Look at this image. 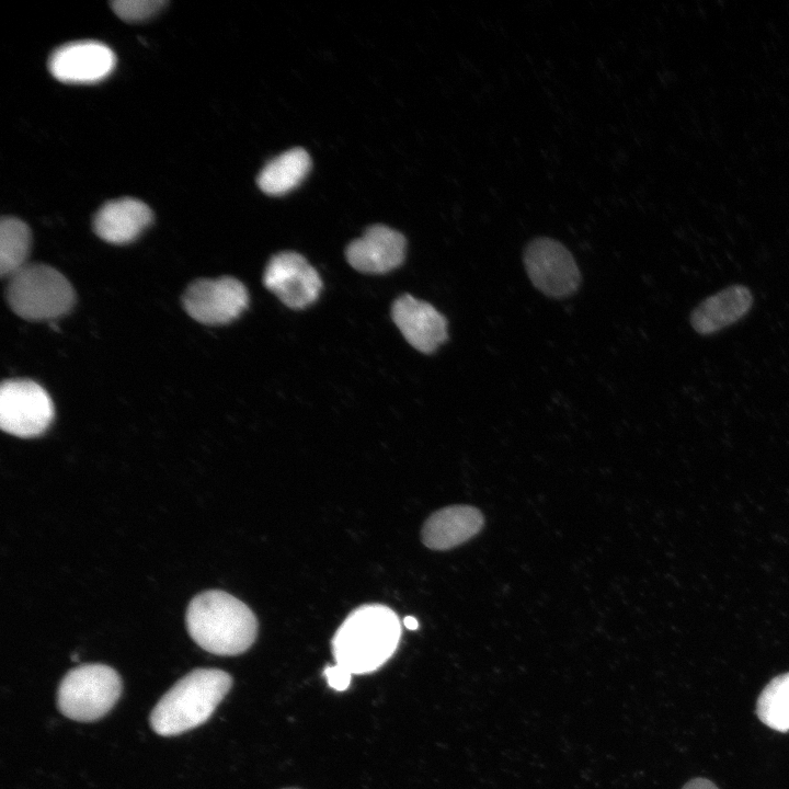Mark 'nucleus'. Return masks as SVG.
<instances>
[{"instance_id": "nucleus-17", "label": "nucleus", "mask_w": 789, "mask_h": 789, "mask_svg": "<svg viewBox=\"0 0 789 789\" xmlns=\"http://www.w3.org/2000/svg\"><path fill=\"white\" fill-rule=\"evenodd\" d=\"M32 235L27 225L15 217L0 221V274L9 277L26 265Z\"/></svg>"}, {"instance_id": "nucleus-4", "label": "nucleus", "mask_w": 789, "mask_h": 789, "mask_svg": "<svg viewBox=\"0 0 789 789\" xmlns=\"http://www.w3.org/2000/svg\"><path fill=\"white\" fill-rule=\"evenodd\" d=\"M5 298L9 307L31 321L53 320L70 311L75 291L56 268L27 263L8 277Z\"/></svg>"}, {"instance_id": "nucleus-5", "label": "nucleus", "mask_w": 789, "mask_h": 789, "mask_svg": "<svg viewBox=\"0 0 789 789\" xmlns=\"http://www.w3.org/2000/svg\"><path fill=\"white\" fill-rule=\"evenodd\" d=\"M122 693L118 673L108 665L81 664L70 670L57 690V707L67 718L91 722L105 716Z\"/></svg>"}, {"instance_id": "nucleus-19", "label": "nucleus", "mask_w": 789, "mask_h": 789, "mask_svg": "<svg viewBox=\"0 0 789 789\" xmlns=\"http://www.w3.org/2000/svg\"><path fill=\"white\" fill-rule=\"evenodd\" d=\"M165 3L164 0H116L111 7L122 20L139 22L155 15Z\"/></svg>"}, {"instance_id": "nucleus-12", "label": "nucleus", "mask_w": 789, "mask_h": 789, "mask_svg": "<svg viewBox=\"0 0 789 789\" xmlns=\"http://www.w3.org/2000/svg\"><path fill=\"white\" fill-rule=\"evenodd\" d=\"M405 238L385 225L368 227L345 250L348 264L366 274H385L400 266L405 256Z\"/></svg>"}, {"instance_id": "nucleus-21", "label": "nucleus", "mask_w": 789, "mask_h": 789, "mask_svg": "<svg viewBox=\"0 0 789 789\" xmlns=\"http://www.w3.org/2000/svg\"><path fill=\"white\" fill-rule=\"evenodd\" d=\"M682 789H718V787L706 778H695L685 784Z\"/></svg>"}, {"instance_id": "nucleus-6", "label": "nucleus", "mask_w": 789, "mask_h": 789, "mask_svg": "<svg viewBox=\"0 0 789 789\" xmlns=\"http://www.w3.org/2000/svg\"><path fill=\"white\" fill-rule=\"evenodd\" d=\"M54 419V405L46 390L28 379H10L0 388V426L19 437L43 434Z\"/></svg>"}, {"instance_id": "nucleus-10", "label": "nucleus", "mask_w": 789, "mask_h": 789, "mask_svg": "<svg viewBox=\"0 0 789 789\" xmlns=\"http://www.w3.org/2000/svg\"><path fill=\"white\" fill-rule=\"evenodd\" d=\"M114 52L98 41H76L56 48L48 69L54 78L64 83L89 84L107 78L114 70Z\"/></svg>"}, {"instance_id": "nucleus-13", "label": "nucleus", "mask_w": 789, "mask_h": 789, "mask_svg": "<svg viewBox=\"0 0 789 789\" xmlns=\"http://www.w3.org/2000/svg\"><path fill=\"white\" fill-rule=\"evenodd\" d=\"M484 517L471 505H450L434 512L424 523L421 537L432 550H448L474 537Z\"/></svg>"}, {"instance_id": "nucleus-11", "label": "nucleus", "mask_w": 789, "mask_h": 789, "mask_svg": "<svg viewBox=\"0 0 789 789\" xmlns=\"http://www.w3.org/2000/svg\"><path fill=\"white\" fill-rule=\"evenodd\" d=\"M391 318L407 342L424 354H432L447 338V320L431 304L404 294L391 308Z\"/></svg>"}, {"instance_id": "nucleus-16", "label": "nucleus", "mask_w": 789, "mask_h": 789, "mask_svg": "<svg viewBox=\"0 0 789 789\" xmlns=\"http://www.w3.org/2000/svg\"><path fill=\"white\" fill-rule=\"evenodd\" d=\"M310 169L309 153L296 147L270 160L260 171L256 183L265 194L281 196L296 188Z\"/></svg>"}, {"instance_id": "nucleus-15", "label": "nucleus", "mask_w": 789, "mask_h": 789, "mask_svg": "<svg viewBox=\"0 0 789 789\" xmlns=\"http://www.w3.org/2000/svg\"><path fill=\"white\" fill-rule=\"evenodd\" d=\"M752 305L750 289L732 285L702 300L693 310L690 323L696 332L711 334L740 320Z\"/></svg>"}, {"instance_id": "nucleus-8", "label": "nucleus", "mask_w": 789, "mask_h": 789, "mask_svg": "<svg viewBox=\"0 0 789 789\" xmlns=\"http://www.w3.org/2000/svg\"><path fill=\"white\" fill-rule=\"evenodd\" d=\"M248 304L245 286L231 276L196 279L183 295L186 312L197 322L211 325L233 321Z\"/></svg>"}, {"instance_id": "nucleus-20", "label": "nucleus", "mask_w": 789, "mask_h": 789, "mask_svg": "<svg viewBox=\"0 0 789 789\" xmlns=\"http://www.w3.org/2000/svg\"><path fill=\"white\" fill-rule=\"evenodd\" d=\"M324 675L331 688L343 691L350 686L353 674L344 666L335 663L324 668Z\"/></svg>"}, {"instance_id": "nucleus-18", "label": "nucleus", "mask_w": 789, "mask_h": 789, "mask_svg": "<svg viewBox=\"0 0 789 789\" xmlns=\"http://www.w3.org/2000/svg\"><path fill=\"white\" fill-rule=\"evenodd\" d=\"M756 714L773 730L789 731V672L776 676L765 686L757 698Z\"/></svg>"}, {"instance_id": "nucleus-2", "label": "nucleus", "mask_w": 789, "mask_h": 789, "mask_svg": "<svg viewBox=\"0 0 789 789\" xmlns=\"http://www.w3.org/2000/svg\"><path fill=\"white\" fill-rule=\"evenodd\" d=\"M185 620L191 638L216 655L241 654L254 643L258 634V619L249 606L219 590L193 597Z\"/></svg>"}, {"instance_id": "nucleus-22", "label": "nucleus", "mask_w": 789, "mask_h": 789, "mask_svg": "<svg viewBox=\"0 0 789 789\" xmlns=\"http://www.w3.org/2000/svg\"><path fill=\"white\" fill-rule=\"evenodd\" d=\"M403 625L409 630H415L419 627V621L413 616H405L403 618Z\"/></svg>"}, {"instance_id": "nucleus-14", "label": "nucleus", "mask_w": 789, "mask_h": 789, "mask_svg": "<svg viewBox=\"0 0 789 789\" xmlns=\"http://www.w3.org/2000/svg\"><path fill=\"white\" fill-rule=\"evenodd\" d=\"M153 214L148 205L133 197L105 203L93 219L94 232L104 241L115 244L137 239L151 224Z\"/></svg>"}, {"instance_id": "nucleus-1", "label": "nucleus", "mask_w": 789, "mask_h": 789, "mask_svg": "<svg viewBox=\"0 0 789 789\" xmlns=\"http://www.w3.org/2000/svg\"><path fill=\"white\" fill-rule=\"evenodd\" d=\"M401 632V621L390 607L381 604L358 606L332 638L335 663L352 674L375 672L395 654Z\"/></svg>"}, {"instance_id": "nucleus-9", "label": "nucleus", "mask_w": 789, "mask_h": 789, "mask_svg": "<svg viewBox=\"0 0 789 789\" xmlns=\"http://www.w3.org/2000/svg\"><path fill=\"white\" fill-rule=\"evenodd\" d=\"M263 283L285 306L297 310L313 304L322 288L318 272L301 254L293 251L271 258Z\"/></svg>"}, {"instance_id": "nucleus-3", "label": "nucleus", "mask_w": 789, "mask_h": 789, "mask_svg": "<svg viewBox=\"0 0 789 789\" xmlns=\"http://www.w3.org/2000/svg\"><path fill=\"white\" fill-rule=\"evenodd\" d=\"M231 676L218 668H196L179 679L150 714L153 731L176 735L204 723L227 695Z\"/></svg>"}, {"instance_id": "nucleus-7", "label": "nucleus", "mask_w": 789, "mask_h": 789, "mask_svg": "<svg viewBox=\"0 0 789 789\" xmlns=\"http://www.w3.org/2000/svg\"><path fill=\"white\" fill-rule=\"evenodd\" d=\"M523 259L533 285L546 296L564 298L579 288L581 274L576 262L559 241L535 238L526 245Z\"/></svg>"}]
</instances>
